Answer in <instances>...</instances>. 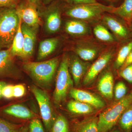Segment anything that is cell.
<instances>
[{
    "label": "cell",
    "instance_id": "6da1fadb",
    "mask_svg": "<svg viewBox=\"0 0 132 132\" xmlns=\"http://www.w3.org/2000/svg\"><path fill=\"white\" fill-rule=\"evenodd\" d=\"M59 64L57 57L41 62H26L23 68L40 87L50 88Z\"/></svg>",
    "mask_w": 132,
    "mask_h": 132
},
{
    "label": "cell",
    "instance_id": "7a4b0ae2",
    "mask_svg": "<svg viewBox=\"0 0 132 132\" xmlns=\"http://www.w3.org/2000/svg\"><path fill=\"white\" fill-rule=\"evenodd\" d=\"M20 20L15 8L0 7V51L11 48Z\"/></svg>",
    "mask_w": 132,
    "mask_h": 132
},
{
    "label": "cell",
    "instance_id": "3957f363",
    "mask_svg": "<svg viewBox=\"0 0 132 132\" xmlns=\"http://www.w3.org/2000/svg\"><path fill=\"white\" fill-rule=\"evenodd\" d=\"M132 104V93L111 104L98 117V132H109L117 126L123 112Z\"/></svg>",
    "mask_w": 132,
    "mask_h": 132
},
{
    "label": "cell",
    "instance_id": "277c9868",
    "mask_svg": "<svg viewBox=\"0 0 132 132\" xmlns=\"http://www.w3.org/2000/svg\"><path fill=\"white\" fill-rule=\"evenodd\" d=\"M73 81L69 69V56L65 54L59 65L53 94L54 104L59 105L65 100L67 95L73 86Z\"/></svg>",
    "mask_w": 132,
    "mask_h": 132
},
{
    "label": "cell",
    "instance_id": "5b68a950",
    "mask_svg": "<svg viewBox=\"0 0 132 132\" xmlns=\"http://www.w3.org/2000/svg\"><path fill=\"white\" fill-rule=\"evenodd\" d=\"M113 7L103 5L99 2L90 4H73L67 7L65 11V14L77 20H94L100 17L106 12L111 13Z\"/></svg>",
    "mask_w": 132,
    "mask_h": 132
},
{
    "label": "cell",
    "instance_id": "8992f818",
    "mask_svg": "<svg viewBox=\"0 0 132 132\" xmlns=\"http://www.w3.org/2000/svg\"><path fill=\"white\" fill-rule=\"evenodd\" d=\"M30 90L39 105L41 117L46 131L50 132L57 116L49 96L45 91L34 85L30 87Z\"/></svg>",
    "mask_w": 132,
    "mask_h": 132
},
{
    "label": "cell",
    "instance_id": "52a82bcc",
    "mask_svg": "<svg viewBox=\"0 0 132 132\" xmlns=\"http://www.w3.org/2000/svg\"><path fill=\"white\" fill-rule=\"evenodd\" d=\"M15 9L17 14L24 24L37 28L41 24L37 8L27 1L19 3Z\"/></svg>",
    "mask_w": 132,
    "mask_h": 132
},
{
    "label": "cell",
    "instance_id": "ba28073f",
    "mask_svg": "<svg viewBox=\"0 0 132 132\" xmlns=\"http://www.w3.org/2000/svg\"><path fill=\"white\" fill-rule=\"evenodd\" d=\"M10 48L0 51V79L13 78L18 72Z\"/></svg>",
    "mask_w": 132,
    "mask_h": 132
},
{
    "label": "cell",
    "instance_id": "9c48e42d",
    "mask_svg": "<svg viewBox=\"0 0 132 132\" xmlns=\"http://www.w3.org/2000/svg\"><path fill=\"white\" fill-rule=\"evenodd\" d=\"M21 29L24 35V47L22 59L28 61L33 56L35 48L37 29L22 22Z\"/></svg>",
    "mask_w": 132,
    "mask_h": 132
},
{
    "label": "cell",
    "instance_id": "30bf717a",
    "mask_svg": "<svg viewBox=\"0 0 132 132\" xmlns=\"http://www.w3.org/2000/svg\"><path fill=\"white\" fill-rule=\"evenodd\" d=\"M81 59L76 54L69 56V69L72 76L73 82L78 86L87 72L90 64Z\"/></svg>",
    "mask_w": 132,
    "mask_h": 132
},
{
    "label": "cell",
    "instance_id": "8fae6325",
    "mask_svg": "<svg viewBox=\"0 0 132 132\" xmlns=\"http://www.w3.org/2000/svg\"><path fill=\"white\" fill-rule=\"evenodd\" d=\"M112 52H108L99 57L88 69L83 79V83L85 85L91 84L103 70L112 57Z\"/></svg>",
    "mask_w": 132,
    "mask_h": 132
},
{
    "label": "cell",
    "instance_id": "7c38bea8",
    "mask_svg": "<svg viewBox=\"0 0 132 132\" xmlns=\"http://www.w3.org/2000/svg\"><path fill=\"white\" fill-rule=\"evenodd\" d=\"M69 94L75 100L88 104L94 108L100 109L105 106V102L101 98L85 90L72 88Z\"/></svg>",
    "mask_w": 132,
    "mask_h": 132
},
{
    "label": "cell",
    "instance_id": "4fadbf2b",
    "mask_svg": "<svg viewBox=\"0 0 132 132\" xmlns=\"http://www.w3.org/2000/svg\"><path fill=\"white\" fill-rule=\"evenodd\" d=\"M45 27L48 32L54 33L59 31L61 25V10L59 5L51 6L46 10Z\"/></svg>",
    "mask_w": 132,
    "mask_h": 132
},
{
    "label": "cell",
    "instance_id": "5bb4252c",
    "mask_svg": "<svg viewBox=\"0 0 132 132\" xmlns=\"http://www.w3.org/2000/svg\"><path fill=\"white\" fill-rule=\"evenodd\" d=\"M103 20L109 28L120 39L127 40L131 36L127 27L117 19L107 15L103 16Z\"/></svg>",
    "mask_w": 132,
    "mask_h": 132
},
{
    "label": "cell",
    "instance_id": "9a60e30c",
    "mask_svg": "<svg viewBox=\"0 0 132 132\" xmlns=\"http://www.w3.org/2000/svg\"><path fill=\"white\" fill-rule=\"evenodd\" d=\"M7 115L17 119L30 120L39 116L27 107L21 104H14L7 107L3 110Z\"/></svg>",
    "mask_w": 132,
    "mask_h": 132
},
{
    "label": "cell",
    "instance_id": "2e32d148",
    "mask_svg": "<svg viewBox=\"0 0 132 132\" xmlns=\"http://www.w3.org/2000/svg\"><path fill=\"white\" fill-rule=\"evenodd\" d=\"M98 89L102 95L106 98H113L114 93V78L112 73L107 72L99 81Z\"/></svg>",
    "mask_w": 132,
    "mask_h": 132
},
{
    "label": "cell",
    "instance_id": "e0dca14e",
    "mask_svg": "<svg viewBox=\"0 0 132 132\" xmlns=\"http://www.w3.org/2000/svg\"><path fill=\"white\" fill-rule=\"evenodd\" d=\"M59 42V39L56 38H49L41 42L38 49V60H42L52 54L57 48Z\"/></svg>",
    "mask_w": 132,
    "mask_h": 132
},
{
    "label": "cell",
    "instance_id": "ac0fdd59",
    "mask_svg": "<svg viewBox=\"0 0 132 132\" xmlns=\"http://www.w3.org/2000/svg\"><path fill=\"white\" fill-rule=\"evenodd\" d=\"M111 13L120 17L129 25L132 19V0H124L119 6L113 7Z\"/></svg>",
    "mask_w": 132,
    "mask_h": 132
},
{
    "label": "cell",
    "instance_id": "d6986e66",
    "mask_svg": "<svg viewBox=\"0 0 132 132\" xmlns=\"http://www.w3.org/2000/svg\"><path fill=\"white\" fill-rule=\"evenodd\" d=\"M65 31L68 34L74 36H82L87 34L89 28L84 22L76 20L69 21L65 25Z\"/></svg>",
    "mask_w": 132,
    "mask_h": 132
},
{
    "label": "cell",
    "instance_id": "ffe728a7",
    "mask_svg": "<svg viewBox=\"0 0 132 132\" xmlns=\"http://www.w3.org/2000/svg\"><path fill=\"white\" fill-rule=\"evenodd\" d=\"M21 23L22 20L21 19L19 28L14 38L10 49L11 53L14 57H18L22 59L23 54L24 38L21 29Z\"/></svg>",
    "mask_w": 132,
    "mask_h": 132
},
{
    "label": "cell",
    "instance_id": "44dd1931",
    "mask_svg": "<svg viewBox=\"0 0 132 132\" xmlns=\"http://www.w3.org/2000/svg\"><path fill=\"white\" fill-rule=\"evenodd\" d=\"M0 132H29V123L16 124L0 118Z\"/></svg>",
    "mask_w": 132,
    "mask_h": 132
},
{
    "label": "cell",
    "instance_id": "7402d4cb",
    "mask_svg": "<svg viewBox=\"0 0 132 132\" xmlns=\"http://www.w3.org/2000/svg\"><path fill=\"white\" fill-rule=\"evenodd\" d=\"M117 126L120 132H132V104L123 112Z\"/></svg>",
    "mask_w": 132,
    "mask_h": 132
},
{
    "label": "cell",
    "instance_id": "603a6c76",
    "mask_svg": "<svg viewBox=\"0 0 132 132\" xmlns=\"http://www.w3.org/2000/svg\"><path fill=\"white\" fill-rule=\"evenodd\" d=\"M98 119L91 117L78 123L75 126L74 132H98Z\"/></svg>",
    "mask_w": 132,
    "mask_h": 132
},
{
    "label": "cell",
    "instance_id": "cb8c5ba5",
    "mask_svg": "<svg viewBox=\"0 0 132 132\" xmlns=\"http://www.w3.org/2000/svg\"><path fill=\"white\" fill-rule=\"evenodd\" d=\"M67 108L73 113L83 115L92 113L94 108L88 104L74 100L69 102Z\"/></svg>",
    "mask_w": 132,
    "mask_h": 132
},
{
    "label": "cell",
    "instance_id": "d4e9b609",
    "mask_svg": "<svg viewBox=\"0 0 132 132\" xmlns=\"http://www.w3.org/2000/svg\"><path fill=\"white\" fill-rule=\"evenodd\" d=\"M76 54L84 61L93 60L98 53V50L96 48L88 46H79L75 50Z\"/></svg>",
    "mask_w": 132,
    "mask_h": 132
},
{
    "label": "cell",
    "instance_id": "484cf974",
    "mask_svg": "<svg viewBox=\"0 0 132 132\" xmlns=\"http://www.w3.org/2000/svg\"><path fill=\"white\" fill-rule=\"evenodd\" d=\"M132 50V40L123 46L120 50L115 62V67L120 69Z\"/></svg>",
    "mask_w": 132,
    "mask_h": 132
},
{
    "label": "cell",
    "instance_id": "4316f807",
    "mask_svg": "<svg viewBox=\"0 0 132 132\" xmlns=\"http://www.w3.org/2000/svg\"><path fill=\"white\" fill-rule=\"evenodd\" d=\"M50 132H70L67 118L62 114L57 116Z\"/></svg>",
    "mask_w": 132,
    "mask_h": 132
},
{
    "label": "cell",
    "instance_id": "83f0119b",
    "mask_svg": "<svg viewBox=\"0 0 132 132\" xmlns=\"http://www.w3.org/2000/svg\"><path fill=\"white\" fill-rule=\"evenodd\" d=\"M94 33L97 39L105 42H112L115 39L111 33L104 26L98 25L94 28Z\"/></svg>",
    "mask_w": 132,
    "mask_h": 132
},
{
    "label": "cell",
    "instance_id": "f1b7e54d",
    "mask_svg": "<svg viewBox=\"0 0 132 132\" xmlns=\"http://www.w3.org/2000/svg\"><path fill=\"white\" fill-rule=\"evenodd\" d=\"M114 93L116 100L117 101L125 97L127 93V87L125 83L122 81L118 82L114 89Z\"/></svg>",
    "mask_w": 132,
    "mask_h": 132
},
{
    "label": "cell",
    "instance_id": "f546056e",
    "mask_svg": "<svg viewBox=\"0 0 132 132\" xmlns=\"http://www.w3.org/2000/svg\"><path fill=\"white\" fill-rule=\"evenodd\" d=\"M29 132H45L43 125L39 118L31 120L29 123Z\"/></svg>",
    "mask_w": 132,
    "mask_h": 132
},
{
    "label": "cell",
    "instance_id": "4dcf8cb0",
    "mask_svg": "<svg viewBox=\"0 0 132 132\" xmlns=\"http://www.w3.org/2000/svg\"><path fill=\"white\" fill-rule=\"evenodd\" d=\"M120 75L129 83H132V64L121 70Z\"/></svg>",
    "mask_w": 132,
    "mask_h": 132
},
{
    "label": "cell",
    "instance_id": "1f68e13d",
    "mask_svg": "<svg viewBox=\"0 0 132 132\" xmlns=\"http://www.w3.org/2000/svg\"><path fill=\"white\" fill-rule=\"evenodd\" d=\"M13 97L20 98L22 97L26 93V88L23 85H18L13 86Z\"/></svg>",
    "mask_w": 132,
    "mask_h": 132
},
{
    "label": "cell",
    "instance_id": "d6a6232c",
    "mask_svg": "<svg viewBox=\"0 0 132 132\" xmlns=\"http://www.w3.org/2000/svg\"><path fill=\"white\" fill-rule=\"evenodd\" d=\"M13 86L12 85H6L3 87L2 90V97L10 99L13 97Z\"/></svg>",
    "mask_w": 132,
    "mask_h": 132
},
{
    "label": "cell",
    "instance_id": "836d02e7",
    "mask_svg": "<svg viewBox=\"0 0 132 132\" xmlns=\"http://www.w3.org/2000/svg\"><path fill=\"white\" fill-rule=\"evenodd\" d=\"M19 0H0V7L16 8Z\"/></svg>",
    "mask_w": 132,
    "mask_h": 132
},
{
    "label": "cell",
    "instance_id": "e575fe53",
    "mask_svg": "<svg viewBox=\"0 0 132 132\" xmlns=\"http://www.w3.org/2000/svg\"><path fill=\"white\" fill-rule=\"evenodd\" d=\"M73 4H90L98 3L97 0H71Z\"/></svg>",
    "mask_w": 132,
    "mask_h": 132
},
{
    "label": "cell",
    "instance_id": "d590c367",
    "mask_svg": "<svg viewBox=\"0 0 132 132\" xmlns=\"http://www.w3.org/2000/svg\"><path fill=\"white\" fill-rule=\"evenodd\" d=\"M132 64V50L131 52H130L129 55L126 59L125 63H124L123 66H122L120 68V70H122V69L125 68L126 67L129 65H131Z\"/></svg>",
    "mask_w": 132,
    "mask_h": 132
},
{
    "label": "cell",
    "instance_id": "8d00e7d4",
    "mask_svg": "<svg viewBox=\"0 0 132 132\" xmlns=\"http://www.w3.org/2000/svg\"><path fill=\"white\" fill-rule=\"evenodd\" d=\"M28 2L35 6L37 8L40 7L41 3L40 0H27Z\"/></svg>",
    "mask_w": 132,
    "mask_h": 132
},
{
    "label": "cell",
    "instance_id": "74e56055",
    "mask_svg": "<svg viewBox=\"0 0 132 132\" xmlns=\"http://www.w3.org/2000/svg\"><path fill=\"white\" fill-rule=\"evenodd\" d=\"M6 85H7L6 83L4 81H0V99L2 97V92L3 88Z\"/></svg>",
    "mask_w": 132,
    "mask_h": 132
},
{
    "label": "cell",
    "instance_id": "f35d334b",
    "mask_svg": "<svg viewBox=\"0 0 132 132\" xmlns=\"http://www.w3.org/2000/svg\"><path fill=\"white\" fill-rule=\"evenodd\" d=\"M109 132H120V131L118 129V127H115L114 128H113L112 130Z\"/></svg>",
    "mask_w": 132,
    "mask_h": 132
},
{
    "label": "cell",
    "instance_id": "ab89813d",
    "mask_svg": "<svg viewBox=\"0 0 132 132\" xmlns=\"http://www.w3.org/2000/svg\"><path fill=\"white\" fill-rule=\"evenodd\" d=\"M43 2L45 4H47L51 2L52 1H54V0H43Z\"/></svg>",
    "mask_w": 132,
    "mask_h": 132
},
{
    "label": "cell",
    "instance_id": "60d3db41",
    "mask_svg": "<svg viewBox=\"0 0 132 132\" xmlns=\"http://www.w3.org/2000/svg\"><path fill=\"white\" fill-rule=\"evenodd\" d=\"M103 1L108 2H115L117 1H118L119 0H103Z\"/></svg>",
    "mask_w": 132,
    "mask_h": 132
},
{
    "label": "cell",
    "instance_id": "b9f144b4",
    "mask_svg": "<svg viewBox=\"0 0 132 132\" xmlns=\"http://www.w3.org/2000/svg\"><path fill=\"white\" fill-rule=\"evenodd\" d=\"M129 25L130 26V28H131V31H132V19Z\"/></svg>",
    "mask_w": 132,
    "mask_h": 132
},
{
    "label": "cell",
    "instance_id": "7bdbcfd3",
    "mask_svg": "<svg viewBox=\"0 0 132 132\" xmlns=\"http://www.w3.org/2000/svg\"><path fill=\"white\" fill-rule=\"evenodd\" d=\"M131 93H132V92H131Z\"/></svg>",
    "mask_w": 132,
    "mask_h": 132
}]
</instances>
